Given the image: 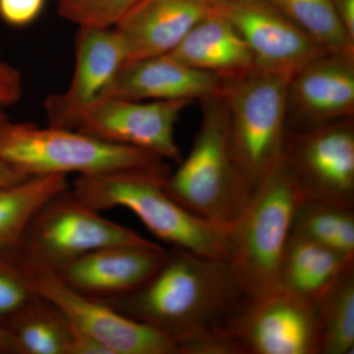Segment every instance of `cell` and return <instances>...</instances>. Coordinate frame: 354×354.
Wrapping results in <instances>:
<instances>
[{"label": "cell", "mask_w": 354, "mask_h": 354, "mask_svg": "<svg viewBox=\"0 0 354 354\" xmlns=\"http://www.w3.org/2000/svg\"><path fill=\"white\" fill-rule=\"evenodd\" d=\"M0 353L19 354L13 337L3 327H0Z\"/></svg>", "instance_id": "cell-31"}, {"label": "cell", "mask_w": 354, "mask_h": 354, "mask_svg": "<svg viewBox=\"0 0 354 354\" xmlns=\"http://www.w3.org/2000/svg\"><path fill=\"white\" fill-rule=\"evenodd\" d=\"M0 157L25 176H94L120 171H165L152 153L102 141L77 129L38 127L0 118Z\"/></svg>", "instance_id": "cell-4"}, {"label": "cell", "mask_w": 354, "mask_h": 354, "mask_svg": "<svg viewBox=\"0 0 354 354\" xmlns=\"http://www.w3.org/2000/svg\"><path fill=\"white\" fill-rule=\"evenodd\" d=\"M171 171H120L77 176L71 190L95 211L121 207L138 216L145 227L172 248L228 259L225 228L195 215L165 189Z\"/></svg>", "instance_id": "cell-2"}, {"label": "cell", "mask_w": 354, "mask_h": 354, "mask_svg": "<svg viewBox=\"0 0 354 354\" xmlns=\"http://www.w3.org/2000/svg\"><path fill=\"white\" fill-rule=\"evenodd\" d=\"M145 241L130 228L104 218L69 187L39 209L14 252L55 270L104 247Z\"/></svg>", "instance_id": "cell-7"}, {"label": "cell", "mask_w": 354, "mask_h": 354, "mask_svg": "<svg viewBox=\"0 0 354 354\" xmlns=\"http://www.w3.org/2000/svg\"><path fill=\"white\" fill-rule=\"evenodd\" d=\"M290 77L255 68L225 82L230 139L237 167L254 191L283 153Z\"/></svg>", "instance_id": "cell-6"}, {"label": "cell", "mask_w": 354, "mask_h": 354, "mask_svg": "<svg viewBox=\"0 0 354 354\" xmlns=\"http://www.w3.org/2000/svg\"><path fill=\"white\" fill-rule=\"evenodd\" d=\"M186 101H140L104 95L83 114L77 130L179 162L176 127Z\"/></svg>", "instance_id": "cell-11"}, {"label": "cell", "mask_w": 354, "mask_h": 354, "mask_svg": "<svg viewBox=\"0 0 354 354\" xmlns=\"http://www.w3.org/2000/svg\"><path fill=\"white\" fill-rule=\"evenodd\" d=\"M202 118L187 157L165 181L167 194L195 215L227 230L253 191L235 162L225 97L201 102Z\"/></svg>", "instance_id": "cell-3"}, {"label": "cell", "mask_w": 354, "mask_h": 354, "mask_svg": "<svg viewBox=\"0 0 354 354\" xmlns=\"http://www.w3.org/2000/svg\"><path fill=\"white\" fill-rule=\"evenodd\" d=\"M75 50L69 85L44 102L50 127L76 129L83 114L104 97L127 60L124 46L114 28H79Z\"/></svg>", "instance_id": "cell-14"}, {"label": "cell", "mask_w": 354, "mask_h": 354, "mask_svg": "<svg viewBox=\"0 0 354 354\" xmlns=\"http://www.w3.org/2000/svg\"><path fill=\"white\" fill-rule=\"evenodd\" d=\"M211 12L206 0H136L113 28L127 60L140 59L169 55Z\"/></svg>", "instance_id": "cell-17"}, {"label": "cell", "mask_w": 354, "mask_h": 354, "mask_svg": "<svg viewBox=\"0 0 354 354\" xmlns=\"http://www.w3.org/2000/svg\"><path fill=\"white\" fill-rule=\"evenodd\" d=\"M3 116H6V114L3 113V109H0V118H3Z\"/></svg>", "instance_id": "cell-33"}, {"label": "cell", "mask_w": 354, "mask_h": 354, "mask_svg": "<svg viewBox=\"0 0 354 354\" xmlns=\"http://www.w3.org/2000/svg\"><path fill=\"white\" fill-rule=\"evenodd\" d=\"M207 2H209V4L214 3V2L218 1H227V0H206Z\"/></svg>", "instance_id": "cell-32"}, {"label": "cell", "mask_w": 354, "mask_h": 354, "mask_svg": "<svg viewBox=\"0 0 354 354\" xmlns=\"http://www.w3.org/2000/svg\"><path fill=\"white\" fill-rule=\"evenodd\" d=\"M315 354H353L354 351V259L315 300Z\"/></svg>", "instance_id": "cell-20"}, {"label": "cell", "mask_w": 354, "mask_h": 354, "mask_svg": "<svg viewBox=\"0 0 354 354\" xmlns=\"http://www.w3.org/2000/svg\"><path fill=\"white\" fill-rule=\"evenodd\" d=\"M10 254L38 297L55 305L71 327L94 337L111 354H178L176 342L167 335L127 318L101 300L79 292L50 268L17 252Z\"/></svg>", "instance_id": "cell-8"}, {"label": "cell", "mask_w": 354, "mask_h": 354, "mask_svg": "<svg viewBox=\"0 0 354 354\" xmlns=\"http://www.w3.org/2000/svg\"><path fill=\"white\" fill-rule=\"evenodd\" d=\"M225 88V82L220 77L164 55L125 62L104 97L201 102L223 95Z\"/></svg>", "instance_id": "cell-16"}, {"label": "cell", "mask_w": 354, "mask_h": 354, "mask_svg": "<svg viewBox=\"0 0 354 354\" xmlns=\"http://www.w3.org/2000/svg\"><path fill=\"white\" fill-rule=\"evenodd\" d=\"M337 17L354 39V0H333Z\"/></svg>", "instance_id": "cell-29"}, {"label": "cell", "mask_w": 354, "mask_h": 354, "mask_svg": "<svg viewBox=\"0 0 354 354\" xmlns=\"http://www.w3.org/2000/svg\"><path fill=\"white\" fill-rule=\"evenodd\" d=\"M29 176H23L0 157V188L19 183Z\"/></svg>", "instance_id": "cell-30"}, {"label": "cell", "mask_w": 354, "mask_h": 354, "mask_svg": "<svg viewBox=\"0 0 354 354\" xmlns=\"http://www.w3.org/2000/svg\"><path fill=\"white\" fill-rule=\"evenodd\" d=\"M101 301L167 335L178 354H193L203 342L225 337L230 323L249 302L227 261L177 248L167 250L143 286Z\"/></svg>", "instance_id": "cell-1"}, {"label": "cell", "mask_w": 354, "mask_h": 354, "mask_svg": "<svg viewBox=\"0 0 354 354\" xmlns=\"http://www.w3.org/2000/svg\"><path fill=\"white\" fill-rule=\"evenodd\" d=\"M301 200L281 158L227 228V263L248 301L259 299L278 288L281 256Z\"/></svg>", "instance_id": "cell-5"}, {"label": "cell", "mask_w": 354, "mask_h": 354, "mask_svg": "<svg viewBox=\"0 0 354 354\" xmlns=\"http://www.w3.org/2000/svg\"><path fill=\"white\" fill-rule=\"evenodd\" d=\"M23 90L19 70L2 58L0 50V109L17 104L22 99Z\"/></svg>", "instance_id": "cell-28"}, {"label": "cell", "mask_w": 354, "mask_h": 354, "mask_svg": "<svg viewBox=\"0 0 354 354\" xmlns=\"http://www.w3.org/2000/svg\"><path fill=\"white\" fill-rule=\"evenodd\" d=\"M136 0H55L57 12L79 28H113Z\"/></svg>", "instance_id": "cell-25"}, {"label": "cell", "mask_w": 354, "mask_h": 354, "mask_svg": "<svg viewBox=\"0 0 354 354\" xmlns=\"http://www.w3.org/2000/svg\"><path fill=\"white\" fill-rule=\"evenodd\" d=\"M314 43L329 53L354 51L333 0H269Z\"/></svg>", "instance_id": "cell-24"}, {"label": "cell", "mask_w": 354, "mask_h": 354, "mask_svg": "<svg viewBox=\"0 0 354 354\" xmlns=\"http://www.w3.org/2000/svg\"><path fill=\"white\" fill-rule=\"evenodd\" d=\"M315 300L277 288L249 301L225 330L236 354H315Z\"/></svg>", "instance_id": "cell-10"}, {"label": "cell", "mask_w": 354, "mask_h": 354, "mask_svg": "<svg viewBox=\"0 0 354 354\" xmlns=\"http://www.w3.org/2000/svg\"><path fill=\"white\" fill-rule=\"evenodd\" d=\"M167 252L164 247L146 239L104 247L51 270L79 292L108 300L143 286L157 271Z\"/></svg>", "instance_id": "cell-15"}, {"label": "cell", "mask_w": 354, "mask_h": 354, "mask_svg": "<svg viewBox=\"0 0 354 354\" xmlns=\"http://www.w3.org/2000/svg\"><path fill=\"white\" fill-rule=\"evenodd\" d=\"M354 258L291 232L278 274V288L298 297L316 300Z\"/></svg>", "instance_id": "cell-19"}, {"label": "cell", "mask_w": 354, "mask_h": 354, "mask_svg": "<svg viewBox=\"0 0 354 354\" xmlns=\"http://www.w3.org/2000/svg\"><path fill=\"white\" fill-rule=\"evenodd\" d=\"M69 188L65 176H29L0 188V254L17 250L30 221L41 206Z\"/></svg>", "instance_id": "cell-21"}, {"label": "cell", "mask_w": 354, "mask_h": 354, "mask_svg": "<svg viewBox=\"0 0 354 354\" xmlns=\"http://www.w3.org/2000/svg\"><path fill=\"white\" fill-rule=\"evenodd\" d=\"M209 6L241 35L256 68L290 76L307 62L329 53L269 0H227Z\"/></svg>", "instance_id": "cell-12"}, {"label": "cell", "mask_w": 354, "mask_h": 354, "mask_svg": "<svg viewBox=\"0 0 354 354\" xmlns=\"http://www.w3.org/2000/svg\"><path fill=\"white\" fill-rule=\"evenodd\" d=\"M46 0H0V19L13 28H25L41 17Z\"/></svg>", "instance_id": "cell-27"}, {"label": "cell", "mask_w": 354, "mask_h": 354, "mask_svg": "<svg viewBox=\"0 0 354 354\" xmlns=\"http://www.w3.org/2000/svg\"><path fill=\"white\" fill-rule=\"evenodd\" d=\"M6 329L19 354H68L71 328L64 314L37 297L13 317Z\"/></svg>", "instance_id": "cell-22"}, {"label": "cell", "mask_w": 354, "mask_h": 354, "mask_svg": "<svg viewBox=\"0 0 354 354\" xmlns=\"http://www.w3.org/2000/svg\"><path fill=\"white\" fill-rule=\"evenodd\" d=\"M37 297L11 254H0V327L6 328Z\"/></svg>", "instance_id": "cell-26"}, {"label": "cell", "mask_w": 354, "mask_h": 354, "mask_svg": "<svg viewBox=\"0 0 354 354\" xmlns=\"http://www.w3.org/2000/svg\"><path fill=\"white\" fill-rule=\"evenodd\" d=\"M291 232L304 235L346 258H354V206L301 200Z\"/></svg>", "instance_id": "cell-23"}, {"label": "cell", "mask_w": 354, "mask_h": 354, "mask_svg": "<svg viewBox=\"0 0 354 354\" xmlns=\"http://www.w3.org/2000/svg\"><path fill=\"white\" fill-rule=\"evenodd\" d=\"M286 130L299 131L354 116V51L326 53L291 74Z\"/></svg>", "instance_id": "cell-13"}, {"label": "cell", "mask_w": 354, "mask_h": 354, "mask_svg": "<svg viewBox=\"0 0 354 354\" xmlns=\"http://www.w3.org/2000/svg\"><path fill=\"white\" fill-rule=\"evenodd\" d=\"M283 162L302 200L354 206V118L286 130Z\"/></svg>", "instance_id": "cell-9"}, {"label": "cell", "mask_w": 354, "mask_h": 354, "mask_svg": "<svg viewBox=\"0 0 354 354\" xmlns=\"http://www.w3.org/2000/svg\"><path fill=\"white\" fill-rule=\"evenodd\" d=\"M169 55L193 68L220 77L225 82L241 78L256 68L252 53L241 35L213 10Z\"/></svg>", "instance_id": "cell-18"}]
</instances>
